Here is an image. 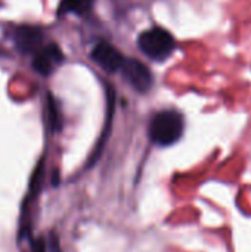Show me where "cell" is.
Here are the masks:
<instances>
[{
	"label": "cell",
	"mask_w": 251,
	"mask_h": 252,
	"mask_svg": "<svg viewBox=\"0 0 251 252\" xmlns=\"http://www.w3.org/2000/svg\"><path fill=\"white\" fill-rule=\"evenodd\" d=\"M10 37L13 40L15 47L22 53H37L41 49L43 31L36 25H16L12 30Z\"/></svg>",
	"instance_id": "3957f363"
},
{
	"label": "cell",
	"mask_w": 251,
	"mask_h": 252,
	"mask_svg": "<svg viewBox=\"0 0 251 252\" xmlns=\"http://www.w3.org/2000/svg\"><path fill=\"white\" fill-rule=\"evenodd\" d=\"M64 61V53L59 49L58 44L50 43L44 47H41L36 55L33 61V68L40 75H49L52 71Z\"/></svg>",
	"instance_id": "8992f818"
},
{
	"label": "cell",
	"mask_w": 251,
	"mask_h": 252,
	"mask_svg": "<svg viewBox=\"0 0 251 252\" xmlns=\"http://www.w3.org/2000/svg\"><path fill=\"white\" fill-rule=\"evenodd\" d=\"M47 112H49V123L53 131H58L61 128V118L58 112V106L52 96H47Z\"/></svg>",
	"instance_id": "ba28073f"
},
{
	"label": "cell",
	"mask_w": 251,
	"mask_h": 252,
	"mask_svg": "<svg viewBox=\"0 0 251 252\" xmlns=\"http://www.w3.org/2000/svg\"><path fill=\"white\" fill-rule=\"evenodd\" d=\"M183 118L179 112L167 109L154 115L149 124V137L158 146H170L183 134Z\"/></svg>",
	"instance_id": "6da1fadb"
},
{
	"label": "cell",
	"mask_w": 251,
	"mask_h": 252,
	"mask_svg": "<svg viewBox=\"0 0 251 252\" xmlns=\"http://www.w3.org/2000/svg\"><path fill=\"white\" fill-rule=\"evenodd\" d=\"M121 71L124 74V78L130 83V86L135 90L145 93L151 89L152 74L149 72L148 66L143 65L142 62H139L136 59H126Z\"/></svg>",
	"instance_id": "277c9868"
},
{
	"label": "cell",
	"mask_w": 251,
	"mask_h": 252,
	"mask_svg": "<svg viewBox=\"0 0 251 252\" xmlns=\"http://www.w3.org/2000/svg\"><path fill=\"white\" fill-rule=\"evenodd\" d=\"M95 0H61L59 4V15L62 13H75V15H83L86 13Z\"/></svg>",
	"instance_id": "52a82bcc"
},
{
	"label": "cell",
	"mask_w": 251,
	"mask_h": 252,
	"mask_svg": "<svg viewBox=\"0 0 251 252\" xmlns=\"http://www.w3.org/2000/svg\"><path fill=\"white\" fill-rule=\"evenodd\" d=\"M31 252H46V242H44L43 238H38L36 242H33Z\"/></svg>",
	"instance_id": "9c48e42d"
},
{
	"label": "cell",
	"mask_w": 251,
	"mask_h": 252,
	"mask_svg": "<svg viewBox=\"0 0 251 252\" xmlns=\"http://www.w3.org/2000/svg\"><path fill=\"white\" fill-rule=\"evenodd\" d=\"M90 56H92L93 62H96L107 72H115V71L121 69L124 65V61H126L123 58V55L114 46H111L109 43H105V41L98 43L93 47Z\"/></svg>",
	"instance_id": "5b68a950"
},
{
	"label": "cell",
	"mask_w": 251,
	"mask_h": 252,
	"mask_svg": "<svg viewBox=\"0 0 251 252\" xmlns=\"http://www.w3.org/2000/svg\"><path fill=\"white\" fill-rule=\"evenodd\" d=\"M139 49L154 61H163L170 56L175 49L173 35L161 27H152L139 34Z\"/></svg>",
	"instance_id": "7a4b0ae2"
}]
</instances>
